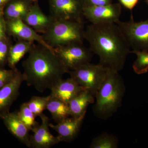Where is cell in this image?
<instances>
[{
    "label": "cell",
    "mask_w": 148,
    "mask_h": 148,
    "mask_svg": "<svg viewBox=\"0 0 148 148\" xmlns=\"http://www.w3.org/2000/svg\"><path fill=\"white\" fill-rule=\"evenodd\" d=\"M84 36L90 50L99 57L100 65L108 70H122L131 48L117 24H91L85 29Z\"/></svg>",
    "instance_id": "1"
},
{
    "label": "cell",
    "mask_w": 148,
    "mask_h": 148,
    "mask_svg": "<svg viewBox=\"0 0 148 148\" xmlns=\"http://www.w3.org/2000/svg\"><path fill=\"white\" fill-rule=\"evenodd\" d=\"M22 62L24 82L40 92L51 89L69 71L56 54L42 45H34Z\"/></svg>",
    "instance_id": "2"
},
{
    "label": "cell",
    "mask_w": 148,
    "mask_h": 148,
    "mask_svg": "<svg viewBox=\"0 0 148 148\" xmlns=\"http://www.w3.org/2000/svg\"><path fill=\"white\" fill-rule=\"evenodd\" d=\"M119 72L108 70L106 79L95 93L92 110L98 118L108 119L121 107L125 86Z\"/></svg>",
    "instance_id": "3"
},
{
    "label": "cell",
    "mask_w": 148,
    "mask_h": 148,
    "mask_svg": "<svg viewBox=\"0 0 148 148\" xmlns=\"http://www.w3.org/2000/svg\"><path fill=\"white\" fill-rule=\"evenodd\" d=\"M84 24L77 21L53 19L42 36L51 47L83 44Z\"/></svg>",
    "instance_id": "4"
},
{
    "label": "cell",
    "mask_w": 148,
    "mask_h": 148,
    "mask_svg": "<svg viewBox=\"0 0 148 148\" xmlns=\"http://www.w3.org/2000/svg\"><path fill=\"white\" fill-rule=\"evenodd\" d=\"M108 71L99 64L88 62L77 69L69 71V73L80 86L95 95L106 79Z\"/></svg>",
    "instance_id": "5"
},
{
    "label": "cell",
    "mask_w": 148,
    "mask_h": 148,
    "mask_svg": "<svg viewBox=\"0 0 148 148\" xmlns=\"http://www.w3.org/2000/svg\"><path fill=\"white\" fill-rule=\"evenodd\" d=\"M117 24L132 50L148 51V18L135 22L131 14L128 21H118Z\"/></svg>",
    "instance_id": "6"
},
{
    "label": "cell",
    "mask_w": 148,
    "mask_h": 148,
    "mask_svg": "<svg viewBox=\"0 0 148 148\" xmlns=\"http://www.w3.org/2000/svg\"><path fill=\"white\" fill-rule=\"evenodd\" d=\"M54 52L62 63L70 71L90 62L93 53L83 44H73L54 48Z\"/></svg>",
    "instance_id": "7"
},
{
    "label": "cell",
    "mask_w": 148,
    "mask_h": 148,
    "mask_svg": "<svg viewBox=\"0 0 148 148\" xmlns=\"http://www.w3.org/2000/svg\"><path fill=\"white\" fill-rule=\"evenodd\" d=\"M50 16L56 20H70L84 24L83 0H48Z\"/></svg>",
    "instance_id": "8"
},
{
    "label": "cell",
    "mask_w": 148,
    "mask_h": 148,
    "mask_svg": "<svg viewBox=\"0 0 148 148\" xmlns=\"http://www.w3.org/2000/svg\"><path fill=\"white\" fill-rule=\"evenodd\" d=\"M122 7L119 3L92 6H84V17L92 24L116 23L121 14Z\"/></svg>",
    "instance_id": "9"
},
{
    "label": "cell",
    "mask_w": 148,
    "mask_h": 148,
    "mask_svg": "<svg viewBox=\"0 0 148 148\" xmlns=\"http://www.w3.org/2000/svg\"><path fill=\"white\" fill-rule=\"evenodd\" d=\"M6 21L7 32L19 40L27 41L38 44L54 50L44 40L42 36L38 34L32 27L25 24L21 19H15Z\"/></svg>",
    "instance_id": "10"
},
{
    "label": "cell",
    "mask_w": 148,
    "mask_h": 148,
    "mask_svg": "<svg viewBox=\"0 0 148 148\" xmlns=\"http://www.w3.org/2000/svg\"><path fill=\"white\" fill-rule=\"evenodd\" d=\"M41 123L32 130L30 136L31 148H49L61 142L58 137L51 134L49 130V119L43 114L40 115Z\"/></svg>",
    "instance_id": "11"
},
{
    "label": "cell",
    "mask_w": 148,
    "mask_h": 148,
    "mask_svg": "<svg viewBox=\"0 0 148 148\" xmlns=\"http://www.w3.org/2000/svg\"><path fill=\"white\" fill-rule=\"evenodd\" d=\"M0 118L14 137L26 147L31 148L30 135L28 129L18 116V111H10L0 114Z\"/></svg>",
    "instance_id": "12"
},
{
    "label": "cell",
    "mask_w": 148,
    "mask_h": 148,
    "mask_svg": "<svg viewBox=\"0 0 148 148\" xmlns=\"http://www.w3.org/2000/svg\"><path fill=\"white\" fill-rule=\"evenodd\" d=\"M24 82L23 73L18 71L11 82L0 89V114L10 111L11 106L19 95V89Z\"/></svg>",
    "instance_id": "13"
},
{
    "label": "cell",
    "mask_w": 148,
    "mask_h": 148,
    "mask_svg": "<svg viewBox=\"0 0 148 148\" xmlns=\"http://www.w3.org/2000/svg\"><path fill=\"white\" fill-rule=\"evenodd\" d=\"M85 114L79 117H68L53 125L49 123V127L58 133L61 142H70L74 140L79 132Z\"/></svg>",
    "instance_id": "14"
},
{
    "label": "cell",
    "mask_w": 148,
    "mask_h": 148,
    "mask_svg": "<svg viewBox=\"0 0 148 148\" xmlns=\"http://www.w3.org/2000/svg\"><path fill=\"white\" fill-rule=\"evenodd\" d=\"M84 88L70 77L61 79L51 88L50 95L67 104Z\"/></svg>",
    "instance_id": "15"
},
{
    "label": "cell",
    "mask_w": 148,
    "mask_h": 148,
    "mask_svg": "<svg viewBox=\"0 0 148 148\" xmlns=\"http://www.w3.org/2000/svg\"><path fill=\"white\" fill-rule=\"evenodd\" d=\"M23 21L32 27L37 32L43 33L49 27L53 18L47 16L43 12L40 8L38 1L34 2L27 15L23 19Z\"/></svg>",
    "instance_id": "16"
},
{
    "label": "cell",
    "mask_w": 148,
    "mask_h": 148,
    "mask_svg": "<svg viewBox=\"0 0 148 148\" xmlns=\"http://www.w3.org/2000/svg\"><path fill=\"white\" fill-rule=\"evenodd\" d=\"M95 101V95L90 90L84 89L69 102L70 115L78 118L86 114V109Z\"/></svg>",
    "instance_id": "17"
},
{
    "label": "cell",
    "mask_w": 148,
    "mask_h": 148,
    "mask_svg": "<svg viewBox=\"0 0 148 148\" xmlns=\"http://www.w3.org/2000/svg\"><path fill=\"white\" fill-rule=\"evenodd\" d=\"M34 3L29 0H11L3 10L6 20H23Z\"/></svg>",
    "instance_id": "18"
},
{
    "label": "cell",
    "mask_w": 148,
    "mask_h": 148,
    "mask_svg": "<svg viewBox=\"0 0 148 148\" xmlns=\"http://www.w3.org/2000/svg\"><path fill=\"white\" fill-rule=\"evenodd\" d=\"M34 45V42H32L19 40L15 45L10 46L8 64L11 69H16V64L26 53H29Z\"/></svg>",
    "instance_id": "19"
},
{
    "label": "cell",
    "mask_w": 148,
    "mask_h": 148,
    "mask_svg": "<svg viewBox=\"0 0 148 148\" xmlns=\"http://www.w3.org/2000/svg\"><path fill=\"white\" fill-rule=\"evenodd\" d=\"M46 110L50 113L52 119L56 123L71 116L68 104L50 95Z\"/></svg>",
    "instance_id": "20"
},
{
    "label": "cell",
    "mask_w": 148,
    "mask_h": 148,
    "mask_svg": "<svg viewBox=\"0 0 148 148\" xmlns=\"http://www.w3.org/2000/svg\"><path fill=\"white\" fill-rule=\"evenodd\" d=\"M119 140L114 135L104 133L93 138L90 144V148H116Z\"/></svg>",
    "instance_id": "21"
},
{
    "label": "cell",
    "mask_w": 148,
    "mask_h": 148,
    "mask_svg": "<svg viewBox=\"0 0 148 148\" xmlns=\"http://www.w3.org/2000/svg\"><path fill=\"white\" fill-rule=\"evenodd\" d=\"M18 113L21 121L30 131L39 125L35 120L36 117L29 108L27 102L21 104Z\"/></svg>",
    "instance_id": "22"
},
{
    "label": "cell",
    "mask_w": 148,
    "mask_h": 148,
    "mask_svg": "<svg viewBox=\"0 0 148 148\" xmlns=\"http://www.w3.org/2000/svg\"><path fill=\"white\" fill-rule=\"evenodd\" d=\"M130 53H135L137 56L133 63L132 68L138 75L146 73L148 72V51L145 50H132Z\"/></svg>",
    "instance_id": "23"
},
{
    "label": "cell",
    "mask_w": 148,
    "mask_h": 148,
    "mask_svg": "<svg viewBox=\"0 0 148 148\" xmlns=\"http://www.w3.org/2000/svg\"><path fill=\"white\" fill-rule=\"evenodd\" d=\"M50 98V95L45 97L34 96L32 97L27 105L35 116H40L46 110L48 101Z\"/></svg>",
    "instance_id": "24"
},
{
    "label": "cell",
    "mask_w": 148,
    "mask_h": 148,
    "mask_svg": "<svg viewBox=\"0 0 148 148\" xmlns=\"http://www.w3.org/2000/svg\"><path fill=\"white\" fill-rule=\"evenodd\" d=\"M18 71L17 69L8 70L0 66V89L11 82Z\"/></svg>",
    "instance_id": "25"
},
{
    "label": "cell",
    "mask_w": 148,
    "mask_h": 148,
    "mask_svg": "<svg viewBox=\"0 0 148 148\" xmlns=\"http://www.w3.org/2000/svg\"><path fill=\"white\" fill-rule=\"evenodd\" d=\"M10 46L7 37L0 41V66L8 63L9 51Z\"/></svg>",
    "instance_id": "26"
},
{
    "label": "cell",
    "mask_w": 148,
    "mask_h": 148,
    "mask_svg": "<svg viewBox=\"0 0 148 148\" xmlns=\"http://www.w3.org/2000/svg\"><path fill=\"white\" fill-rule=\"evenodd\" d=\"M3 8H0V41L6 36V21L4 14Z\"/></svg>",
    "instance_id": "27"
},
{
    "label": "cell",
    "mask_w": 148,
    "mask_h": 148,
    "mask_svg": "<svg viewBox=\"0 0 148 148\" xmlns=\"http://www.w3.org/2000/svg\"><path fill=\"white\" fill-rule=\"evenodd\" d=\"M113 0H83L84 6H99L110 4Z\"/></svg>",
    "instance_id": "28"
},
{
    "label": "cell",
    "mask_w": 148,
    "mask_h": 148,
    "mask_svg": "<svg viewBox=\"0 0 148 148\" xmlns=\"http://www.w3.org/2000/svg\"><path fill=\"white\" fill-rule=\"evenodd\" d=\"M120 3L125 8L132 10L136 5L139 0H119Z\"/></svg>",
    "instance_id": "29"
},
{
    "label": "cell",
    "mask_w": 148,
    "mask_h": 148,
    "mask_svg": "<svg viewBox=\"0 0 148 148\" xmlns=\"http://www.w3.org/2000/svg\"><path fill=\"white\" fill-rule=\"evenodd\" d=\"M11 0H0V8L4 7Z\"/></svg>",
    "instance_id": "30"
},
{
    "label": "cell",
    "mask_w": 148,
    "mask_h": 148,
    "mask_svg": "<svg viewBox=\"0 0 148 148\" xmlns=\"http://www.w3.org/2000/svg\"><path fill=\"white\" fill-rule=\"evenodd\" d=\"M29 1H31L33 2H34L36 1H38V0H29Z\"/></svg>",
    "instance_id": "31"
},
{
    "label": "cell",
    "mask_w": 148,
    "mask_h": 148,
    "mask_svg": "<svg viewBox=\"0 0 148 148\" xmlns=\"http://www.w3.org/2000/svg\"><path fill=\"white\" fill-rule=\"evenodd\" d=\"M146 2L148 4V0H146Z\"/></svg>",
    "instance_id": "32"
}]
</instances>
